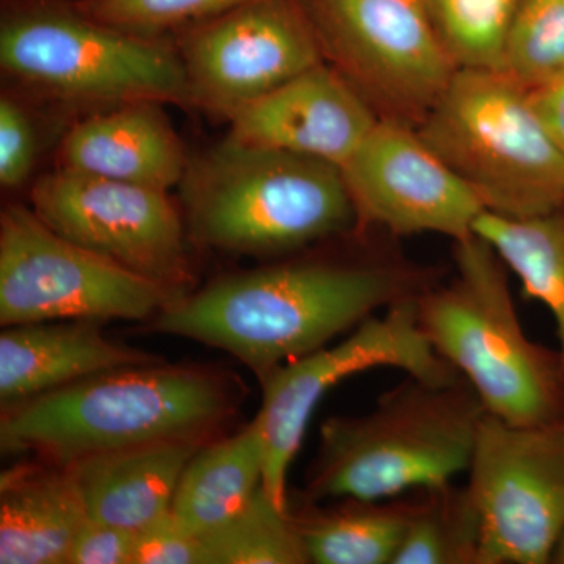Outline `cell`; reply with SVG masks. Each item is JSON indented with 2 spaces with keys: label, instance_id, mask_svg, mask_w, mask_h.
I'll return each instance as SVG.
<instances>
[{
  "label": "cell",
  "instance_id": "23",
  "mask_svg": "<svg viewBox=\"0 0 564 564\" xmlns=\"http://www.w3.org/2000/svg\"><path fill=\"white\" fill-rule=\"evenodd\" d=\"M410 494L392 564H478L481 521L467 485L448 481Z\"/></svg>",
  "mask_w": 564,
  "mask_h": 564
},
{
  "label": "cell",
  "instance_id": "4",
  "mask_svg": "<svg viewBox=\"0 0 564 564\" xmlns=\"http://www.w3.org/2000/svg\"><path fill=\"white\" fill-rule=\"evenodd\" d=\"M188 237L242 254H285L358 231L343 170L229 139L188 162L181 182Z\"/></svg>",
  "mask_w": 564,
  "mask_h": 564
},
{
  "label": "cell",
  "instance_id": "20",
  "mask_svg": "<svg viewBox=\"0 0 564 564\" xmlns=\"http://www.w3.org/2000/svg\"><path fill=\"white\" fill-rule=\"evenodd\" d=\"M265 448L258 419L234 436L207 441L185 466L172 513L202 536L231 519L263 484Z\"/></svg>",
  "mask_w": 564,
  "mask_h": 564
},
{
  "label": "cell",
  "instance_id": "3",
  "mask_svg": "<svg viewBox=\"0 0 564 564\" xmlns=\"http://www.w3.org/2000/svg\"><path fill=\"white\" fill-rule=\"evenodd\" d=\"M486 410L463 377L406 380L372 411L323 423L304 500H389L467 473Z\"/></svg>",
  "mask_w": 564,
  "mask_h": 564
},
{
  "label": "cell",
  "instance_id": "26",
  "mask_svg": "<svg viewBox=\"0 0 564 564\" xmlns=\"http://www.w3.org/2000/svg\"><path fill=\"white\" fill-rule=\"evenodd\" d=\"M502 70L529 90L564 74V0H518Z\"/></svg>",
  "mask_w": 564,
  "mask_h": 564
},
{
  "label": "cell",
  "instance_id": "31",
  "mask_svg": "<svg viewBox=\"0 0 564 564\" xmlns=\"http://www.w3.org/2000/svg\"><path fill=\"white\" fill-rule=\"evenodd\" d=\"M530 93L545 128L564 151V74Z\"/></svg>",
  "mask_w": 564,
  "mask_h": 564
},
{
  "label": "cell",
  "instance_id": "21",
  "mask_svg": "<svg viewBox=\"0 0 564 564\" xmlns=\"http://www.w3.org/2000/svg\"><path fill=\"white\" fill-rule=\"evenodd\" d=\"M293 516L310 563L392 564L406 527L408 502L403 496L343 499L329 508L306 502Z\"/></svg>",
  "mask_w": 564,
  "mask_h": 564
},
{
  "label": "cell",
  "instance_id": "13",
  "mask_svg": "<svg viewBox=\"0 0 564 564\" xmlns=\"http://www.w3.org/2000/svg\"><path fill=\"white\" fill-rule=\"evenodd\" d=\"M180 55L191 104L228 120L323 62L300 0H250L204 21Z\"/></svg>",
  "mask_w": 564,
  "mask_h": 564
},
{
  "label": "cell",
  "instance_id": "24",
  "mask_svg": "<svg viewBox=\"0 0 564 564\" xmlns=\"http://www.w3.org/2000/svg\"><path fill=\"white\" fill-rule=\"evenodd\" d=\"M204 564H306L302 533L291 508L259 488L239 513L199 536Z\"/></svg>",
  "mask_w": 564,
  "mask_h": 564
},
{
  "label": "cell",
  "instance_id": "11",
  "mask_svg": "<svg viewBox=\"0 0 564 564\" xmlns=\"http://www.w3.org/2000/svg\"><path fill=\"white\" fill-rule=\"evenodd\" d=\"M467 474L478 564L551 563L564 527V415L514 425L486 413Z\"/></svg>",
  "mask_w": 564,
  "mask_h": 564
},
{
  "label": "cell",
  "instance_id": "17",
  "mask_svg": "<svg viewBox=\"0 0 564 564\" xmlns=\"http://www.w3.org/2000/svg\"><path fill=\"white\" fill-rule=\"evenodd\" d=\"M165 362L107 339L93 321L7 326L0 334L2 408L95 375Z\"/></svg>",
  "mask_w": 564,
  "mask_h": 564
},
{
  "label": "cell",
  "instance_id": "15",
  "mask_svg": "<svg viewBox=\"0 0 564 564\" xmlns=\"http://www.w3.org/2000/svg\"><path fill=\"white\" fill-rule=\"evenodd\" d=\"M378 120L362 96L322 62L234 115L229 139L343 166Z\"/></svg>",
  "mask_w": 564,
  "mask_h": 564
},
{
  "label": "cell",
  "instance_id": "5",
  "mask_svg": "<svg viewBox=\"0 0 564 564\" xmlns=\"http://www.w3.org/2000/svg\"><path fill=\"white\" fill-rule=\"evenodd\" d=\"M455 273L417 299V322L433 350L467 381L486 413L514 425L564 415L558 352L527 336L510 270L478 234L454 242Z\"/></svg>",
  "mask_w": 564,
  "mask_h": 564
},
{
  "label": "cell",
  "instance_id": "30",
  "mask_svg": "<svg viewBox=\"0 0 564 564\" xmlns=\"http://www.w3.org/2000/svg\"><path fill=\"white\" fill-rule=\"evenodd\" d=\"M135 533L106 522L88 521L82 525L66 564H132Z\"/></svg>",
  "mask_w": 564,
  "mask_h": 564
},
{
  "label": "cell",
  "instance_id": "25",
  "mask_svg": "<svg viewBox=\"0 0 564 564\" xmlns=\"http://www.w3.org/2000/svg\"><path fill=\"white\" fill-rule=\"evenodd\" d=\"M425 3L456 68L502 70L518 0H425Z\"/></svg>",
  "mask_w": 564,
  "mask_h": 564
},
{
  "label": "cell",
  "instance_id": "10",
  "mask_svg": "<svg viewBox=\"0 0 564 564\" xmlns=\"http://www.w3.org/2000/svg\"><path fill=\"white\" fill-rule=\"evenodd\" d=\"M378 367L434 381L462 377L423 336L415 299L367 318L339 344L318 348L262 378V408L256 417L265 448L262 486L280 507L289 508V469L317 404L333 386Z\"/></svg>",
  "mask_w": 564,
  "mask_h": 564
},
{
  "label": "cell",
  "instance_id": "9",
  "mask_svg": "<svg viewBox=\"0 0 564 564\" xmlns=\"http://www.w3.org/2000/svg\"><path fill=\"white\" fill-rule=\"evenodd\" d=\"M185 293L70 242L33 209L0 215V323L152 321Z\"/></svg>",
  "mask_w": 564,
  "mask_h": 564
},
{
  "label": "cell",
  "instance_id": "27",
  "mask_svg": "<svg viewBox=\"0 0 564 564\" xmlns=\"http://www.w3.org/2000/svg\"><path fill=\"white\" fill-rule=\"evenodd\" d=\"M250 0H80L76 10L118 31L155 36L177 25L204 22Z\"/></svg>",
  "mask_w": 564,
  "mask_h": 564
},
{
  "label": "cell",
  "instance_id": "32",
  "mask_svg": "<svg viewBox=\"0 0 564 564\" xmlns=\"http://www.w3.org/2000/svg\"><path fill=\"white\" fill-rule=\"evenodd\" d=\"M551 563L564 564V527L556 540L554 552H552Z\"/></svg>",
  "mask_w": 564,
  "mask_h": 564
},
{
  "label": "cell",
  "instance_id": "19",
  "mask_svg": "<svg viewBox=\"0 0 564 564\" xmlns=\"http://www.w3.org/2000/svg\"><path fill=\"white\" fill-rule=\"evenodd\" d=\"M87 521L65 466L36 459L0 475V563L66 564Z\"/></svg>",
  "mask_w": 564,
  "mask_h": 564
},
{
  "label": "cell",
  "instance_id": "16",
  "mask_svg": "<svg viewBox=\"0 0 564 564\" xmlns=\"http://www.w3.org/2000/svg\"><path fill=\"white\" fill-rule=\"evenodd\" d=\"M188 162L159 102L124 104L77 122L61 147L62 169L163 192L181 184Z\"/></svg>",
  "mask_w": 564,
  "mask_h": 564
},
{
  "label": "cell",
  "instance_id": "12",
  "mask_svg": "<svg viewBox=\"0 0 564 564\" xmlns=\"http://www.w3.org/2000/svg\"><path fill=\"white\" fill-rule=\"evenodd\" d=\"M31 202L41 220L70 242L187 293L185 228L169 192L57 166L35 182Z\"/></svg>",
  "mask_w": 564,
  "mask_h": 564
},
{
  "label": "cell",
  "instance_id": "29",
  "mask_svg": "<svg viewBox=\"0 0 564 564\" xmlns=\"http://www.w3.org/2000/svg\"><path fill=\"white\" fill-rule=\"evenodd\" d=\"M132 564H204L202 540L170 510L135 532Z\"/></svg>",
  "mask_w": 564,
  "mask_h": 564
},
{
  "label": "cell",
  "instance_id": "22",
  "mask_svg": "<svg viewBox=\"0 0 564 564\" xmlns=\"http://www.w3.org/2000/svg\"><path fill=\"white\" fill-rule=\"evenodd\" d=\"M475 234L491 245L521 281L527 299L551 311L564 381V209L532 218L485 212L475 223Z\"/></svg>",
  "mask_w": 564,
  "mask_h": 564
},
{
  "label": "cell",
  "instance_id": "6",
  "mask_svg": "<svg viewBox=\"0 0 564 564\" xmlns=\"http://www.w3.org/2000/svg\"><path fill=\"white\" fill-rule=\"evenodd\" d=\"M415 129L489 214L532 218L564 209V151L529 88L503 70H456Z\"/></svg>",
  "mask_w": 564,
  "mask_h": 564
},
{
  "label": "cell",
  "instance_id": "14",
  "mask_svg": "<svg viewBox=\"0 0 564 564\" xmlns=\"http://www.w3.org/2000/svg\"><path fill=\"white\" fill-rule=\"evenodd\" d=\"M340 170L361 229L389 237L437 234L458 242L473 236L486 212L417 129L402 122L378 120Z\"/></svg>",
  "mask_w": 564,
  "mask_h": 564
},
{
  "label": "cell",
  "instance_id": "1",
  "mask_svg": "<svg viewBox=\"0 0 564 564\" xmlns=\"http://www.w3.org/2000/svg\"><path fill=\"white\" fill-rule=\"evenodd\" d=\"M436 282L432 270L388 250L299 259L185 293L152 329L229 352L262 380Z\"/></svg>",
  "mask_w": 564,
  "mask_h": 564
},
{
  "label": "cell",
  "instance_id": "7",
  "mask_svg": "<svg viewBox=\"0 0 564 564\" xmlns=\"http://www.w3.org/2000/svg\"><path fill=\"white\" fill-rule=\"evenodd\" d=\"M0 65L21 84L66 101L191 104L180 52L77 10L7 18L0 29Z\"/></svg>",
  "mask_w": 564,
  "mask_h": 564
},
{
  "label": "cell",
  "instance_id": "28",
  "mask_svg": "<svg viewBox=\"0 0 564 564\" xmlns=\"http://www.w3.org/2000/svg\"><path fill=\"white\" fill-rule=\"evenodd\" d=\"M36 159L31 118L9 96L0 99V184L17 188L29 181Z\"/></svg>",
  "mask_w": 564,
  "mask_h": 564
},
{
  "label": "cell",
  "instance_id": "18",
  "mask_svg": "<svg viewBox=\"0 0 564 564\" xmlns=\"http://www.w3.org/2000/svg\"><path fill=\"white\" fill-rule=\"evenodd\" d=\"M206 443L165 441L66 464L88 518L139 532L172 510L185 466Z\"/></svg>",
  "mask_w": 564,
  "mask_h": 564
},
{
  "label": "cell",
  "instance_id": "2",
  "mask_svg": "<svg viewBox=\"0 0 564 564\" xmlns=\"http://www.w3.org/2000/svg\"><path fill=\"white\" fill-rule=\"evenodd\" d=\"M231 381L199 367H124L2 408L3 454L54 464L137 445L207 443L232 417Z\"/></svg>",
  "mask_w": 564,
  "mask_h": 564
},
{
  "label": "cell",
  "instance_id": "8",
  "mask_svg": "<svg viewBox=\"0 0 564 564\" xmlns=\"http://www.w3.org/2000/svg\"><path fill=\"white\" fill-rule=\"evenodd\" d=\"M323 62L380 120L417 128L458 68L425 0H300Z\"/></svg>",
  "mask_w": 564,
  "mask_h": 564
}]
</instances>
